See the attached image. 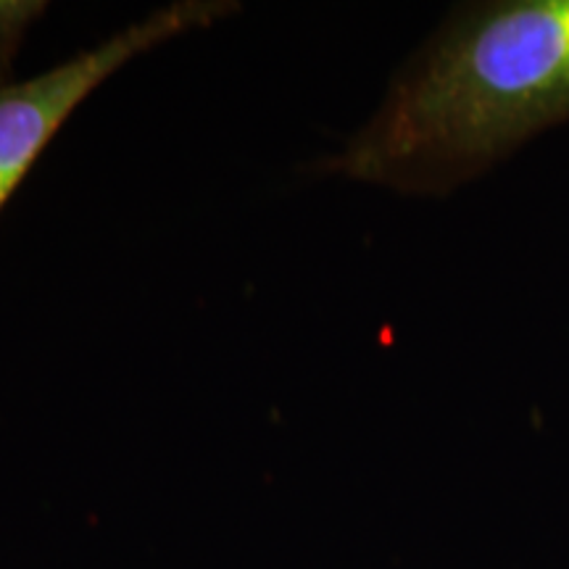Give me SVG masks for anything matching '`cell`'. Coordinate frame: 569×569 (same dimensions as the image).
Instances as JSON below:
<instances>
[{
    "label": "cell",
    "mask_w": 569,
    "mask_h": 569,
    "mask_svg": "<svg viewBox=\"0 0 569 569\" xmlns=\"http://www.w3.org/2000/svg\"><path fill=\"white\" fill-rule=\"evenodd\" d=\"M569 119V0L453 13L396 77L330 174L401 193H448L519 142Z\"/></svg>",
    "instance_id": "obj_1"
},
{
    "label": "cell",
    "mask_w": 569,
    "mask_h": 569,
    "mask_svg": "<svg viewBox=\"0 0 569 569\" xmlns=\"http://www.w3.org/2000/svg\"><path fill=\"white\" fill-rule=\"evenodd\" d=\"M238 9L240 6L222 0H182L153 11L140 24L127 27L92 51L77 53L74 59L27 82L0 88V211L77 106H82L84 98L109 80L113 71L130 63L134 56L151 51L153 46L198 27H211Z\"/></svg>",
    "instance_id": "obj_2"
}]
</instances>
